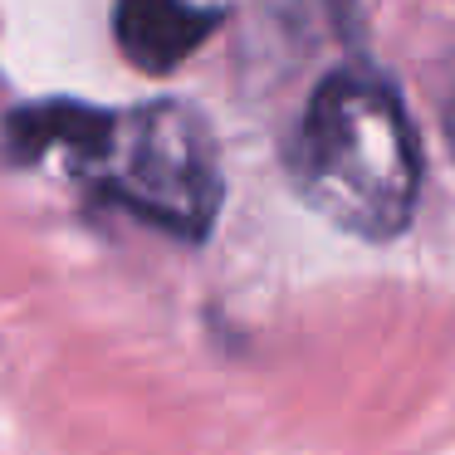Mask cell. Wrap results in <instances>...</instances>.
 <instances>
[{
  "instance_id": "6da1fadb",
  "label": "cell",
  "mask_w": 455,
  "mask_h": 455,
  "mask_svg": "<svg viewBox=\"0 0 455 455\" xmlns=\"http://www.w3.org/2000/svg\"><path fill=\"white\" fill-rule=\"evenodd\" d=\"M5 148L15 162L64 152L69 172L99 201L191 245L211 235L226 196L211 123L177 99L123 113L74 99L30 103L5 118Z\"/></svg>"
},
{
  "instance_id": "7a4b0ae2",
  "label": "cell",
  "mask_w": 455,
  "mask_h": 455,
  "mask_svg": "<svg viewBox=\"0 0 455 455\" xmlns=\"http://www.w3.org/2000/svg\"><path fill=\"white\" fill-rule=\"evenodd\" d=\"M284 167L304 206L357 240H396L421 201V142L396 89L372 69H333L308 93Z\"/></svg>"
},
{
  "instance_id": "3957f363",
  "label": "cell",
  "mask_w": 455,
  "mask_h": 455,
  "mask_svg": "<svg viewBox=\"0 0 455 455\" xmlns=\"http://www.w3.org/2000/svg\"><path fill=\"white\" fill-rule=\"evenodd\" d=\"M226 25V5L196 0H113V40L142 74H172Z\"/></svg>"
},
{
  "instance_id": "277c9868",
  "label": "cell",
  "mask_w": 455,
  "mask_h": 455,
  "mask_svg": "<svg viewBox=\"0 0 455 455\" xmlns=\"http://www.w3.org/2000/svg\"><path fill=\"white\" fill-rule=\"evenodd\" d=\"M445 138H451V148H455V93L445 99Z\"/></svg>"
}]
</instances>
